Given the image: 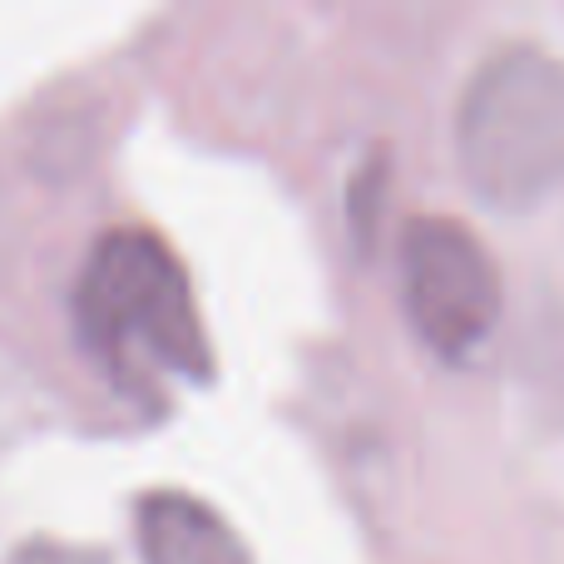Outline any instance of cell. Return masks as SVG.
Wrapping results in <instances>:
<instances>
[{
    "label": "cell",
    "mask_w": 564,
    "mask_h": 564,
    "mask_svg": "<svg viewBox=\"0 0 564 564\" xmlns=\"http://www.w3.org/2000/svg\"><path fill=\"white\" fill-rule=\"evenodd\" d=\"M456 149L470 188L500 208L564 184V59L530 45L490 55L460 99Z\"/></svg>",
    "instance_id": "obj_2"
},
{
    "label": "cell",
    "mask_w": 564,
    "mask_h": 564,
    "mask_svg": "<svg viewBox=\"0 0 564 564\" xmlns=\"http://www.w3.org/2000/svg\"><path fill=\"white\" fill-rule=\"evenodd\" d=\"M75 317L85 347L119 377H214V347L184 268L144 228H115L89 248L75 288Z\"/></svg>",
    "instance_id": "obj_1"
},
{
    "label": "cell",
    "mask_w": 564,
    "mask_h": 564,
    "mask_svg": "<svg viewBox=\"0 0 564 564\" xmlns=\"http://www.w3.org/2000/svg\"><path fill=\"white\" fill-rule=\"evenodd\" d=\"M10 564H105L95 555V550H75V545H50V540H40V545H25L15 550V560Z\"/></svg>",
    "instance_id": "obj_5"
},
{
    "label": "cell",
    "mask_w": 564,
    "mask_h": 564,
    "mask_svg": "<svg viewBox=\"0 0 564 564\" xmlns=\"http://www.w3.org/2000/svg\"><path fill=\"white\" fill-rule=\"evenodd\" d=\"M401 297L436 357L466 361L500 317V278L486 243L456 218H411L401 238Z\"/></svg>",
    "instance_id": "obj_3"
},
{
    "label": "cell",
    "mask_w": 564,
    "mask_h": 564,
    "mask_svg": "<svg viewBox=\"0 0 564 564\" xmlns=\"http://www.w3.org/2000/svg\"><path fill=\"white\" fill-rule=\"evenodd\" d=\"M134 535L144 564H253L243 535L184 490H154L139 500Z\"/></svg>",
    "instance_id": "obj_4"
}]
</instances>
